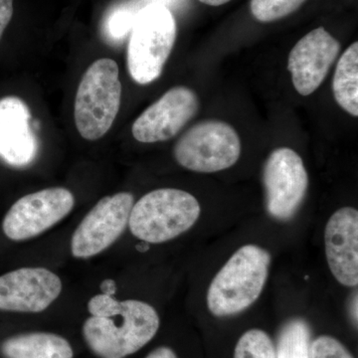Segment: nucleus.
<instances>
[{
	"instance_id": "16",
	"label": "nucleus",
	"mask_w": 358,
	"mask_h": 358,
	"mask_svg": "<svg viewBox=\"0 0 358 358\" xmlns=\"http://www.w3.org/2000/svg\"><path fill=\"white\" fill-rule=\"evenodd\" d=\"M334 98L348 114L358 115V43L355 42L339 58L333 82Z\"/></svg>"
},
{
	"instance_id": "25",
	"label": "nucleus",
	"mask_w": 358,
	"mask_h": 358,
	"mask_svg": "<svg viewBox=\"0 0 358 358\" xmlns=\"http://www.w3.org/2000/svg\"><path fill=\"white\" fill-rule=\"evenodd\" d=\"M199 1L202 2V3L207 4V6H219L227 3V2L231 1V0H199Z\"/></svg>"
},
{
	"instance_id": "15",
	"label": "nucleus",
	"mask_w": 358,
	"mask_h": 358,
	"mask_svg": "<svg viewBox=\"0 0 358 358\" xmlns=\"http://www.w3.org/2000/svg\"><path fill=\"white\" fill-rule=\"evenodd\" d=\"M6 358H73L67 339L51 333H28L6 338L0 346Z\"/></svg>"
},
{
	"instance_id": "1",
	"label": "nucleus",
	"mask_w": 358,
	"mask_h": 358,
	"mask_svg": "<svg viewBox=\"0 0 358 358\" xmlns=\"http://www.w3.org/2000/svg\"><path fill=\"white\" fill-rule=\"evenodd\" d=\"M271 255L258 245L240 247L213 278L207 307L217 317L244 312L260 298L267 282Z\"/></svg>"
},
{
	"instance_id": "22",
	"label": "nucleus",
	"mask_w": 358,
	"mask_h": 358,
	"mask_svg": "<svg viewBox=\"0 0 358 358\" xmlns=\"http://www.w3.org/2000/svg\"><path fill=\"white\" fill-rule=\"evenodd\" d=\"M13 15V0H0V40Z\"/></svg>"
},
{
	"instance_id": "13",
	"label": "nucleus",
	"mask_w": 358,
	"mask_h": 358,
	"mask_svg": "<svg viewBox=\"0 0 358 358\" xmlns=\"http://www.w3.org/2000/svg\"><path fill=\"white\" fill-rule=\"evenodd\" d=\"M327 265L339 284L358 285V211L343 207L334 212L324 229Z\"/></svg>"
},
{
	"instance_id": "19",
	"label": "nucleus",
	"mask_w": 358,
	"mask_h": 358,
	"mask_svg": "<svg viewBox=\"0 0 358 358\" xmlns=\"http://www.w3.org/2000/svg\"><path fill=\"white\" fill-rule=\"evenodd\" d=\"M306 0H251V13L260 22L282 20L298 10Z\"/></svg>"
},
{
	"instance_id": "8",
	"label": "nucleus",
	"mask_w": 358,
	"mask_h": 358,
	"mask_svg": "<svg viewBox=\"0 0 358 358\" xmlns=\"http://www.w3.org/2000/svg\"><path fill=\"white\" fill-rule=\"evenodd\" d=\"M134 204V195L129 192L103 197L73 233L71 239L73 257L92 258L112 246L128 227Z\"/></svg>"
},
{
	"instance_id": "4",
	"label": "nucleus",
	"mask_w": 358,
	"mask_h": 358,
	"mask_svg": "<svg viewBox=\"0 0 358 358\" xmlns=\"http://www.w3.org/2000/svg\"><path fill=\"white\" fill-rule=\"evenodd\" d=\"M119 66L112 59L95 61L82 77L75 99L74 117L82 138L96 141L114 124L122 100Z\"/></svg>"
},
{
	"instance_id": "12",
	"label": "nucleus",
	"mask_w": 358,
	"mask_h": 358,
	"mask_svg": "<svg viewBox=\"0 0 358 358\" xmlns=\"http://www.w3.org/2000/svg\"><path fill=\"white\" fill-rule=\"evenodd\" d=\"M341 44L324 27L308 33L289 52L288 68L294 89L301 96L313 94L338 58Z\"/></svg>"
},
{
	"instance_id": "6",
	"label": "nucleus",
	"mask_w": 358,
	"mask_h": 358,
	"mask_svg": "<svg viewBox=\"0 0 358 358\" xmlns=\"http://www.w3.org/2000/svg\"><path fill=\"white\" fill-rule=\"evenodd\" d=\"M241 155V141L230 124L205 121L195 124L176 143L174 157L188 171L217 173L234 166Z\"/></svg>"
},
{
	"instance_id": "17",
	"label": "nucleus",
	"mask_w": 358,
	"mask_h": 358,
	"mask_svg": "<svg viewBox=\"0 0 358 358\" xmlns=\"http://www.w3.org/2000/svg\"><path fill=\"white\" fill-rule=\"evenodd\" d=\"M310 329L301 319L289 320L278 338L277 358H310Z\"/></svg>"
},
{
	"instance_id": "11",
	"label": "nucleus",
	"mask_w": 358,
	"mask_h": 358,
	"mask_svg": "<svg viewBox=\"0 0 358 358\" xmlns=\"http://www.w3.org/2000/svg\"><path fill=\"white\" fill-rule=\"evenodd\" d=\"M199 107V98L192 89L174 87L134 121L131 133L143 143L171 140L196 115Z\"/></svg>"
},
{
	"instance_id": "7",
	"label": "nucleus",
	"mask_w": 358,
	"mask_h": 358,
	"mask_svg": "<svg viewBox=\"0 0 358 358\" xmlns=\"http://www.w3.org/2000/svg\"><path fill=\"white\" fill-rule=\"evenodd\" d=\"M74 206V194L67 188L50 187L30 193L7 211L2 231L11 241L32 239L63 220Z\"/></svg>"
},
{
	"instance_id": "9",
	"label": "nucleus",
	"mask_w": 358,
	"mask_h": 358,
	"mask_svg": "<svg viewBox=\"0 0 358 358\" xmlns=\"http://www.w3.org/2000/svg\"><path fill=\"white\" fill-rule=\"evenodd\" d=\"M263 182L268 215L277 220L293 218L308 187L307 169L300 155L289 148L273 150L264 166Z\"/></svg>"
},
{
	"instance_id": "23",
	"label": "nucleus",
	"mask_w": 358,
	"mask_h": 358,
	"mask_svg": "<svg viewBox=\"0 0 358 358\" xmlns=\"http://www.w3.org/2000/svg\"><path fill=\"white\" fill-rule=\"evenodd\" d=\"M145 358H178V355L171 348L159 346V348L152 350Z\"/></svg>"
},
{
	"instance_id": "20",
	"label": "nucleus",
	"mask_w": 358,
	"mask_h": 358,
	"mask_svg": "<svg viewBox=\"0 0 358 358\" xmlns=\"http://www.w3.org/2000/svg\"><path fill=\"white\" fill-rule=\"evenodd\" d=\"M310 358H355L338 339L320 336L310 343Z\"/></svg>"
},
{
	"instance_id": "2",
	"label": "nucleus",
	"mask_w": 358,
	"mask_h": 358,
	"mask_svg": "<svg viewBox=\"0 0 358 358\" xmlns=\"http://www.w3.org/2000/svg\"><path fill=\"white\" fill-rule=\"evenodd\" d=\"M122 305L115 317H90L84 322L85 341L98 357L126 358L147 345L159 331V315L150 303L126 300Z\"/></svg>"
},
{
	"instance_id": "18",
	"label": "nucleus",
	"mask_w": 358,
	"mask_h": 358,
	"mask_svg": "<svg viewBox=\"0 0 358 358\" xmlns=\"http://www.w3.org/2000/svg\"><path fill=\"white\" fill-rule=\"evenodd\" d=\"M234 358H277L275 348L268 334L252 329L242 334L235 346Z\"/></svg>"
},
{
	"instance_id": "5",
	"label": "nucleus",
	"mask_w": 358,
	"mask_h": 358,
	"mask_svg": "<svg viewBox=\"0 0 358 358\" xmlns=\"http://www.w3.org/2000/svg\"><path fill=\"white\" fill-rule=\"evenodd\" d=\"M176 33L173 13L162 4H150L136 14L127 58L129 75L136 83L150 84L162 75Z\"/></svg>"
},
{
	"instance_id": "10",
	"label": "nucleus",
	"mask_w": 358,
	"mask_h": 358,
	"mask_svg": "<svg viewBox=\"0 0 358 358\" xmlns=\"http://www.w3.org/2000/svg\"><path fill=\"white\" fill-rule=\"evenodd\" d=\"M63 285L46 268H20L0 275V310L37 313L50 307Z\"/></svg>"
},
{
	"instance_id": "3",
	"label": "nucleus",
	"mask_w": 358,
	"mask_h": 358,
	"mask_svg": "<svg viewBox=\"0 0 358 358\" xmlns=\"http://www.w3.org/2000/svg\"><path fill=\"white\" fill-rule=\"evenodd\" d=\"M199 200L185 190L160 188L143 195L129 214L131 234L141 241L164 243L180 236L199 220Z\"/></svg>"
},
{
	"instance_id": "24",
	"label": "nucleus",
	"mask_w": 358,
	"mask_h": 358,
	"mask_svg": "<svg viewBox=\"0 0 358 358\" xmlns=\"http://www.w3.org/2000/svg\"><path fill=\"white\" fill-rule=\"evenodd\" d=\"M101 291L103 294L114 296L115 292H117V284L113 279L103 280L102 284H101Z\"/></svg>"
},
{
	"instance_id": "21",
	"label": "nucleus",
	"mask_w": 358,
	"mask_h": 358,
	"mask_svg": "<svg viewBox=\"0 0 358 358\" xmlns=\"http://www.w3.org/2000/svg\"><path fill=\"white\" fill-rule=\"evenodd\" d=\"M122 301L108 294H96L88 303V312L91 317H113L122 310Z\"/></svg>"
},
{
	"instance_id": "14",
	"label": "nucleus",
	"mask_w": 358,
	"mask_h": 358,
	"mask_svg": "<svg viewBox=\"0 0 358 358\" xmlns=\"http://www.w3.org/2000/svg\"><path fill=\"white\" fill-rule=\"evenodd\" d=\"M29 121V110L20 99L0 100V157L11 166H27L36 155V140Z\"/></svg>"
}]
</instances>
